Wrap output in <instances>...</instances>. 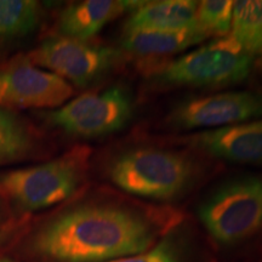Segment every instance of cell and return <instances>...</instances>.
I'll return each instance as SVG.
<instances>
[{"mask_svg":"<svg viewBox=\"0 0 262 262\" xmlns=\"http://www.w3.org/2000/svg\"><path fill=\"white\" fill-rule=\"evenodd\" d=\"M210 35L198 26L180 31L136 32L124 34L123 48L141 56H158L181 52L203 42Z\"/></svg>","mask_w":262,"mask_h":262,"instance_id":"obj_13","label":"cell"},{"mask_svg":"<svg viewBox=\"0 0 262 262\" xmlns=\"http://www.w3.org/2000/svg\"><path fill=\"white\" fill-rule=\"evenodd\" d=\"M0 202H4V201L0 198ZM2 217H3V208H2V205H0V221H2Z\"/></svg>","mask_w":262,"mask_h":262,"instance_id":"obj_21","label":"cell"},{"mask_svg":"<svg viewBox=\"0 0 262 262\" xmlns=\"http://www.w3.org/2000/svg\"><path fill=\"white\" fill-rule=\"evenodd\" d=\"M253 66L254 57L227 34L164 66L152 81L163 88H225L244 81Z\"/></svg>","mask_w":262,"mask_h":262,"instance_id":"obj_5","label":"cell"},{"mask_svg":"<svg viewBox=\"0 0 262 262\" xmlns=\"http://www.w3.org/2000/svg\"><path fill=\"white\" fill-rule=\"evenodd\" d=\"M229 35L250 56H262V0L233 2Z\"/></svg>","mask_w":262,"mask_h":262,"instance_id":"obj_16","label":"cell"},{"mask_svg":"<svg viewBox=\"0 0 262 262\" xmlns=\"http://www.w3.org/2000/svg\"><path fill=\"white\" fill-rule=\"evenodd\" d=\"M42 6L35 0H0V45L32 35L41 24Z\"/></svg>","mask_w":262,"mask_h":262,"instance_id":"obj_15","label":"cell"},{"mask_svg":"<svg viewBox=\"0 0 262 262\" xmlns=\"http://www.w3.org/2000/svg\"><path fill=\"white\" fill-rule=\"evenodd\" d=\"M11 227H2L0 226V247L4 245L9 241L10 237H11Z\"/></svg>","mask_w":262,"mask_h":262,"instance_id":"obj_19","label":"cell"},{"mask_svg":"<svg viewBox=\"0 0 262 262\" xmlns=\"http://www.w3.org/2000/svg\"><path fill=\"white\" fill-rule=\"evenodd\" d=\"M233 2L204 0L196 6V24L209 35H227L231 31Z\"/></svg>","mask_w":262,"mask_h":262,"instance_id":"obj_17","label":"cell"},{"mask_svg":"<svg viewBox=\"0 0 262 262\" xmlns=\"http://www.w3.org/2000/svg\"><path fill=\"white\" fill-rule=\"evenodd\" d=\"M262 117V91H226L180 101L166 117L175 130L219 129Z\"/></svg>","mask_w":262,"mask_h":262,"instance_id":"obj_8","label":"cell"},{"mask_svg":"<svg viewBox=\"0 0 262 262\" xmlns=\"http://www.w3.org/2000/svg\"><path fill=\"white\" fill-rule=\"evenodd\" d=\"M38 133L12 110L0 107V165L29 158L39 150Z\"/></svg>","mask_w":262,"mask_h":262,"instance_id":"obj_14","label":"cell"},{"mask_svg":"<svg viewBox=\"0 0 262 262\" xmlns=\"http://www.w3.org/2000/svg\"><path fill=\"white\" fill-rule=\"evenodd\" d=\"M91 149L73 148L49 162L0 173V198L22 211H37L64 202L86 180Z\"/></svg>","mask_w":262,"mask_h":262,"instance_id":"obj_3","label":"cell"},{"mask_svg":"<svg viewBox=\"0 0 262 262\" xmlns=\"http://www.w3.org/2000/svg\"><path fill=\"white\" fill-rule=\"evenodd\" d=\"M74 89L51 72L25 60L0 70V107L56 110L70 101Z\"/></svg>","mask_w":262,"mask_h":262,"instance_id":"obj_9","label":"cell"},{"mask_svg":"<svg viewBox=\"0 0 262 262\" xmlns=\"http://www.w3.org/2000/svg\"><path fill=\"white\" fill-rule=\"evenodd\" d=\"M118 58L119 52L113 48L56 35L45 39L25 60L71 85L88 88L110 73Z\"/></svg>","mask_w":262,"mask_h":262,"instance_id":"obj_7","label":"cell"},{"mask_svg":"<svg viewBox=\"0 0 262 262\" xmlns=\"http://www.w3.org/2000/svg\"><path fill=\"white\" fill-rule=\"evenodd\" d=\"M0 262H18L15 260H10V258H4V257H0Z\"/></svg>","mask_w":262,"mask_h":262,"instance_id":"obj_20","label":"cell"},{"mask_svg":"<svg viewBox=\"0 0 262 262\" xmlns=\"http://www.w3.org/2000/svg\"><path fill=\"white\" fill-rule=\"evenodd\" d=\"M199 220L217 243L235 245L262 232V173L220 183L198 206Z\"/></svg>","mask_w":262,"mask_h":262,"instance_id":"obj_4","label":"cell"},{"mask_svg":"<svg viewBox=\"0 0 262 262\" xmlns=\"http://www.w3.org/2000/svg\"><path fill=\"white\" fill-rule=\"evenodd\" d=\"M260 57H261V58H260V63L262 64V56H260Z\"/></svg>","mask_w":262,"mask_h":262,"instance_id":"obj_22","label":"cell"},{"mask_svg":"<svg viewBox=\"0 0 262 262\" xmlns=\"http://www.w3.org/2000/svg\"><path fill=\"white\" fill-rule=\"evenodd\" d=\"M134 114L133 95L114 85L101 93H86L44 113V119L71 136L93 139L118 133Z\"/></svg>","mask_w":262,"mask_h":262,"instance_id":"obj_6","label":"cell"},{"mask_svg":"<svg viewBox=\"0 0 262 262\" xmlns=\"http://www.w3.org/2000/svg\"><path fill=\"white\" fill-rule=\"evenodd\" d=\"M106 262H183V256L178 242L166 237L143 253Z\"/></svg>","mask_w":262,"mask_h":262,"instance_id":"obj_18","label":"cell"},{"mask_svg":"<svg viewBox=\"0 0 262 262\" xmlns=\"http://www.w3.org/2000/svg\"><path fill=\"white\" fill-rule=\"evenodd\" d=\"M180 142L212 158L262 165V120L202 130L181 137Z\"/></svg>","mask_w":262,"mask_h":262,"instance_id":"obj_10","label":"cell"},{"mask_svg":"<svg viewBox=\"0 0 262 262\" xmlns=\"http://www.w3.org/2000/svg\"><path fill=\"white\" fill-rule=\"evenodd\" d=\"M196 6L192 0L145 2L133 11L124 24V34L136 32L180 31L196 24Z\"/></svg>","mask_w":262,"mask_h":262,"instance_id":"obj_12","label":"cell"},{"mask_svg":"<svg viewBox=\"0 0 262 262\" xmlns=\"http://www.w3.org/2000/svg\"><path fill=\"white\" fill-rule=\"evenodd\" d=\"M202 168L186 153L155 147H137L113 157L107 175L127 194L169 202L178 199L198 181Z\"/></svg>","mask_w":262,"mask_h":262,"instance_id":"obj_2","label":"cell"},{"mask_svg":"<svg viewBox=\"0 0 262 262\" xmlns=\"http://www.w3.org/2000/svg\"><path fill=\"white\" fill-rule=\"evenodd\" d=\"M145 2L84 0L72 3L62 10L56 22L60 37L88 41L120 15L131 14Z\"/></svg>","mask_w":262,"mask_h":262,"instance_id":"obj_11","label":"cell"},{"mask_svg":"<svg viewBox=\"0 0 262 262\" xmlns=\"http://www.w3.org/2000/svg\"><path fill=\"white\" fill-rule=\"evenodd\" d=\"M157 226L143 212L117 203H84L47 222L32 249L54 262H106L155 245Z\"/></svg>","mask_w":262,"mask_h":262,"instance_id":"obj_1","label":"cell"}]
</instances>
